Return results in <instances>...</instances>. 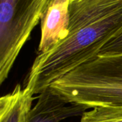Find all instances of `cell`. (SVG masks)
<instances>
[{"label": "cell", "instance_id": "ba28073f", "mask_svg": "<svg viewBox=\"0 0 122 122\" xmlns=\"http://www.w3.org/2000/svg\"><path fill=\"white\" fill-rule=\"evenodd\" d=\"M122 55V32L109 40L99 50L98 56L109 57Z\"/></svg>", "mask_w": 122, "mask_h": 122}, {"label": "cell", "instance_id": "8992f818", "mask_svg": "<svg viewBox=\"0 0 122 122\" xmlns=\"http://www.w3.org/2000/svg\"><path fill=\"white\" fill-rule=\"evenodd\" d=\"M34 99L27 88L17 84L0 99V122H28Z\"/></svg>", "mask_w": 122, "mask_h": 122}, {"label": "cell", "instance_id": "277c9868", "mask_svg": "<svg viewBox=\"0 0 122 122\" xmlns=\"http://www.w3.org/2000/svg\"><path fill=\"white\" fill-rule=\"evenodd\" d=\"M70 0H47L41 17V35L38 55L46 53L68 35Z\"/></svg>", "mask_w": 122, "mask_h": 122}, {"label": "cell", "instance_id": "3957f363", "mask_svg": "<svg viewBox=\"0 0 122 122\" xmlns=\"http://www.w3.org/2000/svg\"><path fill=\"white\" fill-rule=\"evenodd\" d=\"M47 0H0V84L41 19Z\"/></svg>", "mask_w": 122, "mask_h": 122}, {"label": "cell", "instance_id": "5b68a950", "mask_svg": "<svg viewBox=\"0 0 122 122\" xmlns=\"http://www.w3.org/2000/svg\"><path fill=\"white\" fill-rule=\"evenodd\" d=\"M29 113L28 122H60L81 115L88 109L84 106L66 102L49 88L41 92Z\"/></svg>", "mask_w": 122, "mask_h": 122}, {"label": "cell", "instance_id": "7a4b0ae2", "mask_svg": "<svg viewBox=\"0 0 122 122\" xmlns=\"http://www.w3.org/2000/svg\"><path fill=\"white\" fill-rule=\"evenodd\" d=\"M49 88L66 102L88 109L122 106V55H96Z\"/></svg>", "mask_w": 122, "mask_h": 122}, {"label": "cell", "instance_id": "6da1fadb", "mask_svg": "<svg viewBox=\"0 0 122 122\" xmlns=\"http://www.w3.org/2000/svg\"><path fill=\"white\" fill-rule=\"evenodd\" d=\"M122 32V6L112 12L84 24L51 51L38 55L24 81L33 95L76 67L97 55L102 47Z\"/></svg>", "mask_w": 122, "mask_h": 122}, {"label": "cell", "instance_id": "52a82bcc", "mask_svg": "<svg viewBox=\"0 0 122 122\" xmlns=\"http://www.w3.org/2000/svg\"><path fill=\"white\" fill-rule=\"evenodd\" d=\"M80 122H122V106H99L86 111Z\"/></svg>", "mask_w": 122, "mask_h": 122}]
</instances>
